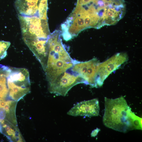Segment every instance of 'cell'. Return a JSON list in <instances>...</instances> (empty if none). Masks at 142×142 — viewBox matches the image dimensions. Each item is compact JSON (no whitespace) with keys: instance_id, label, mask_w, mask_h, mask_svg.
<instances>
[{"instance_id":"4fadbf2b","label":"cell","mask_w":142,"mask_h":142,"mask_svg":"<svg viewBox=\"0 0 142 142\" xmlns=\"http://www.w3.org/2000/svg\"><path fill=\"white\" fill-rule=\"evenodd\" d=\"M97 0H78V4L83 5L87 4L92 1L94 2Z\"/></svg>"},{"instance_id":"8992f818","label":"cell","mask_w":142,"mask_h":142,"mask_svg":"<svg viewBox=\"0 0 142 142\" xmlns=\"http://www.w3.org/2000/svg\"><path fill=\"white\" fill-rule=\"evenodd\" d=\"M100 63L96 58L84 62L77 60L71 69L85 80L87 84L93 87H96V80Z\"/></svg>"},{"instance_id":"7c38bea8","label":"cell","mask_w":142,"mask_h":142,"mask_svg":"<svg viewBox=\"0 0 142 142\" xmlns=\"http://www.w3.org/2000/svg\"><path fill=\"white\" fill-rule=\"evenodd\" d=\"M114 9H111L108 10L106 14H105V17L107 18H113L115 17L117 13Z\"/></svg>"},{"instance_id":"9c48e42d","label":"cell","mask_w":142,"mask_h":142,"mask_svg":"<svg viewBox=\"0 0 142 142\" xmlns=\"http://www.w3.org/2000/svg\"><path fill=\"white\" fill-rule=\"evenodd\" d=\"M100 108L97 99L81 102L77 103L67 113L70 115L88 117L99 115Z\"/></svg>"},{"instance_id":"277c9868","label":"cell","mask_w":142,"mask_h":142,"mask_svg":"<svg viewBox=\"0 0 142 142\" xmlns=\"http://www.w3.org/2000/svg\"><path fill=\"white\" fill-rule=\"evenodd\" d=\"M23 38L48 39L50 35L47 20L36 16L18 14Z\"/></svg>"},{"instance_id":"8fae6325","label":"cell","mask_w":142,"mask_h":142,"mask_svg":"<svg viewBox=\"0 0 142 142\" xmlns=\"http://www.w3.org/2000/svg\"><path fill=\"white\" fill-rule=\"evenodd\" d=\"M10 45L9 42L0 41V59H4L7 55V50Z\"/></svg>"},{"instance_id":"52a82bcc","label":"cell","mask_w":142,"mask_h":142,"mask_svg":"<svg viewBox=\"0 0 142 142\" xmlns=\"http://www.w3.org/2000/svg\"><path fill=\"white\" fill-rule=\"evenodd\" d=\"M126 54L118 53L99 65L96 83L97 86H101L109 74L128 59Z\"/></svg>"},{"instance_id":"6da1fadb","label":"cell","mask_w":142,"mask_h":142,"mask_svg":"<svg viewBox=\"0 0 142 142\" xmlns=\"http://www.w3.org/2000/svg\"><path fill=\"white\" fill-rule=\"evenodd\" d=\"M104 125L123 133L134 129L142 130V118L136 115L123 96L115 99L105 97Z\"/></svg>"},{"instance_id":"5bb4252c","label":"cell","mask_w":142,"mask_h":142,"mask_svg":"<svg viewBox=\"0 0 142 142\" xmlns=\"http://www.w3.org/2000/svg\"><path fill=\"white\" fill-rule=\"evenodd\" d=\"M6 112L3 108H0V119H3L5 118Z\"/></svg>"},{"instance_id":"5b68a950","label":"cell","mask_w":142,"mask_h":142,"mask_svg":"<svg viewBox=\"0 0 142 142\" xmlns=\"http://www.w3.org/2000/svg\"><path fill=\"white\" fill-rule=\"evenodd\" d=\"M71 69L60 75L48 84L50 93L64 96L75 85L80 83L87 84L85 80Z\"/></svg>"},{"instance_id":"7a4b0ae2","label":"cell","mask_w":142,"mask_h":142,"mask_svg":"<svg viewBox=\"0 0 142 142\" xmlns=\"http://www.w3.org/2000/svg\"><path fill=\"white\" fill-rule=\"evenodd\" d=\"M48 54L45 72L48 84L69 70L76 60L71 57L60 37H55L48 41Z\"/></svg>"},{"instance_id":"30bf717a","label":"cell","mask_w":142,"mask_h":142,"mask_svg":"<svg viewBox=\"0 0 142 142\" xmlns=\"http://www.w3.org/2000/svg\"><path fill=\"white\" fill-rule=\"evenodd\" d=\"M39 1L16 0L15 5L19 14L26 16H37L39 6L38 3Z\"/></svg>"},{"instance_id":"3957f363","label":"cell","mask_w":142,"mask_h":142,"mask_svg":"<svg viewBox=\"0 0 142 142\" xmlns=\"http://www.w3.org/2000/svg\"><path fill=\"white\" fill-rule=\"evenodd\" d=\"M7 83L9 96L14 99H19L30 90L28 70L24 68L10 67Z\"/></svg>"},{"instance_id":"ba28073f","label":"cell","mask_w":142,"mask_h":142,"mask_svg":"<svg viewBox=\"0 0 142 142\" xmlns=\"http://www.w3.org/2000/svg\"><path fill=\"white\" fill-rule=\"evenodd\" d=\"M48 39L23 38L24 43L40 63L44 71L48 57Z\"/></svg>"},{"instance_id":"9a60e30c","label":"cell","mask_w":142,"mask_h":142,"mask_svg":"<svg viewBox=\"0 0 142 142\" xmlns=\"http://www.w3.org/2000/svg\"><path fill=\"white\" fill-rule=\"evenodd\" d=\"M2 128L0 125V132L2 133Z\"/></svg>"}]
</instances>
